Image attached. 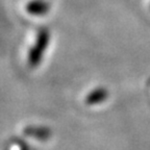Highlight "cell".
Here are the masks:
<instances>
[{
	"label": "cell",
	"instance_id": "2",
	"mask_svg": "<svg viewBox=\"0 0 150 150\" xmlns=\"http://www.w3.org/2000/svg\"><path fill=\"white\" fill-rule=\"evenodd\" d=\"M27 12L33 15H43L48 11V5L43 1H33L27 5Z\"/></svg>",
	"mask_w": 150,
	"mask_h": 150
},
{
	"label": "cell",
	"instance_id": "1",
	"mask_svg": "<svg viewBox=\"0 0 150 150\" xmlns=\"http://www.w3.org/2000/svg\"><path fill=\"white\" fill-rule=\"evenodd\" d=\"M48 42V33L45 30L41 31L39 38H38L37 45L35 46L33 50L30 51L29 54V63L31 66H35L39 62H40L41 55H42L43 51H44L45 47Z\"/></svg>",
	"mask_w": 150,
	"mask_h": 150
},
{
	"label": "cell",
	"instance_id": "3",
	"mask_svg": "<svg viewBox=\"0 0 150 150\" xmlns=\"http://www.w3.org/2000/svg\"><path fill=\"white\" fill-rule=\"evenodd\" d=\"M106 96H108V93L104 89L95 90L87 97V103L88 104H95V103L100 102L103 99H105Z\"/></svg>",
	"mask_w": 150,
	"mask_h": 150
},
{
	"label": "cell",
	"instance_id": "4",
	"mask_svg": "<svg viewBox=\"0 0 150 150\" xmlns=\"http://www.w3.org/2000/svg\"><path fill=\"white\" fill-rule=\"evenodd\" d=\"M25 134L27 136H33L35 138H39V139H46L47 137L49 136V131L48 129H45V128H26L25 130Z\"/></svg>",
	"mask_w": 150,
	"mask_h": 150
}]
</instances>
